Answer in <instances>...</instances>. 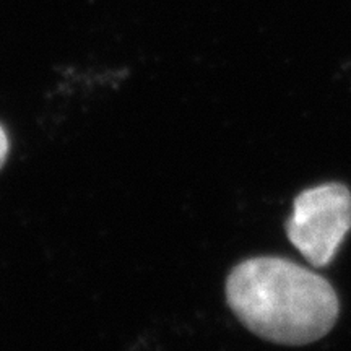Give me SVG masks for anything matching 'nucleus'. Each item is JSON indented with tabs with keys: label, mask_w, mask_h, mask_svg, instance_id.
<instances>
[{
	"label": "nucleus",
	"mask_w": 351,
	"mask_h": 351,
	"mask_svg": "<svg viewBox=\"0 0 351 351\" xmlns=\"http://www.w3.org/2000/svg\"><path fill=\"white\" fill-rule=\"evenodd\" d=\"M232 314L263 340L307 345L335 326L340 301L322 275L283 257L245 258L226 278Z\"/></svg>",
	"instance_id": "nucleus-1"
},
{
	"label": "nucleus",
	"mask_w": 351,
	"mask_h": 351,
	"mask_svg": "<svg viewBox=\"0 0 351 351\" xmlns=\"http://www.w3.org/2000/svg\"><path fill=\"white\" fill-rule=\"evenodd\" d=\"M287 236L313 267H327L351 230V192L328 182L306 189L293 202Z\"/></svg>",
	"instance_id": "nucleus-2"
},
{
	"label": "nucleus",
	"mask_w": 351,
	"mask_h": 351,
	"mask_svg": "<svg viewBox=\"0 0 351 351\" xmlns=\"http://www.w3.org/2000/svg\"><path fill=\"white\" fill-rule=\"evenodd\" d=\"M8 148H10V143H8V135L5 129L0 125V169L5 165L7 156H8Z\"/></svg>",
	"instance_id": "nucleus-3"
}]
</instances>
